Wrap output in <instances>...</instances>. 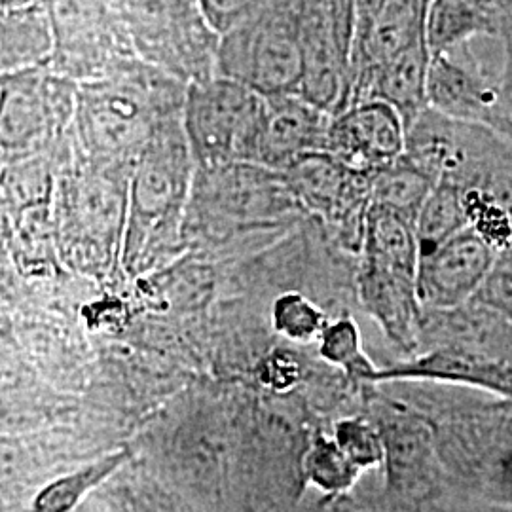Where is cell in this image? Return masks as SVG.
<instances>
[{
	"instance_id": "6da1fadb",
	"label": "cell",
	"mask_w": 512,
	"mask_h": 512,
	"mask_svg": "<svg viewBox=\"0 0 512 512\" xmlns=\"http://www.w3.org/2000/svg\"><path fill=\"white\" fill-rule=\"evenodd\" d=\"M188 84L129 55L109 71L84 80L76 93V126L90 160L101 165L133 167L156 129L183 114Z\"/></svg>"
},
{
	"instance_id": "7a4b0ae2",
	"label": "cell",
	"mask_w": 512,
	"mask_h": 512,
	"mask_svg": "<svg viewBox=\"0 0 512 512\" xmlns=\"http://www.w3.org/2000/svg\"><path fill=\"white\" fill-rule=\"evenodd\" d=\"M196 171L183 114L171 116L156 129L129 169L128 264L143 260L150 243L177 226L194 188Z\"/></svg>"
},
{
	"instance_id": "3957f363",
	"label": "cell",
	"mask_w": 512,
	"mask_h": 512,
	"mask_svg": "<svg viewBox=\"0 0 512 512\" xmlns=\"http://www.w3.org/2000/svg\"><path fill=\"white\" fill-rule=\"evenodd\" d=\"M302 0H266L220 35L217 74L260 95L298 92L302 78Z\"/></svg>"
},
{
	"instance_id": "277c9868",
	"label": "cell",
	"mask_w": 512,
	"mask_h": 512,
	"mask_svg": "<svg viewBox=\"0 0 512 512\" xmlns=\"http://www.w3.org/2000/svg\"><path fill=\"white\" fill-rule=\"evenodd\" d=\"M264 95L234 78L211 74L186 88L183 126L198 167L256 162Z\"/></svg>"
},
{
	"instance_id": "5b68a950",
	"label": "cell",
	"mask_w": 512,
	"mask_h": 512,
	"mask_svg": "<svg viewBox=\"0 0 512 512\" xmlns=\"http://www.w3.org/2000/svg\"><path fill=\"white\" fill-rule=\"evenodd\" d=\"M122 18L135 54L186 84L217 74L220 35L200 0H129Z\"/></svg>"
},
{
	"instance_id": "8992f818",
	"label": "cell",
	"mask_w": 512,
	"mask_h": 512,
	"mask_svg": "<svg viewBox=\"0 0 512 512\" xmlns=\"http://www.w3.org/2000/svg\"><path fill=\"white\" fill-rule=\"evenodd\" d=\"M293 202L334 224L348 245L363 247L372 173L351 169L329 150H315L279 171Z\"/></svg>"
},
{
	"instance_id": "52a82bcc",
	"label": "cell",
	"mask_w": 512,
	"mask_h": 512,
	"mask_svg": "<svg viewBox=\"0 0 512 512\" xmlns=\"http://www.w3.org/2000/svg\"><path fill=\"white\" fill-rule=\"evenodd\" d=\"M54 16L52 69L69 78L92 80L135 54L128 25L105 0H48Z\"/></svg>"
},
{
	"instance_id": "ba28073f",
	"label": "cell",
	"mask_w": 512,
	"mask_h": 512,
	"mask_svg": "<svg viewBox=\"0 0 512 512\" xmlns=\"http://www.w3.org/2000/svg\"><path fill=\"white\" fill-rule=\"evenodd\" d=\"M442 463L494 501L512 505V410L465 412L437 429Z\"/></svg>"
},
{
	"instance_id": "9c48e42d",
	"label": "cell",
	"mask_w": 512,
	"mask_h": 512,
	"mask_svg": "<svg viewBox=\"0 0 512 512\" xmlns=\"http://www.w3.org/2000/svg\"><path fill=\"white\" fill-rule=\"evenodd\" d=\"M469 44L433 55L427 105L454 120L490 129L512 141V109L503 76L488 73Z\"/></svg>"
},
{
	"instance_id": "30bf717a",
	"label": "cell",
	"mask_w": 512,
	"mask_h": 512,
	"mask_svg": "<svg viewBox=\"0 0 512 512\" xmlns=\"http://www.w3.org/2000/svg\"><path fill=\"white\" fill-rule=\"evenodd\" d=\"M78 86L50 65L2 74V150L21 152L54 137L76 109Z\"/></svg>"
},
{
	"instance_id": "8fae6325",
	"label": "cell",
	"mask_w": 512,
	"mask_h": 512,
	"mask_svg": "<svg viewBox=\"0 0 512 512\" xmlns=\"http://www.w3.org/2000/svg\"><path fill=\"white\" fill-rule=\"evenodd\" d=\"M420 258L363 251L357 277L363 310L380 325L385 336L408 353L420 344L421 306L418 293Z\"/></svg>"
},
{
	"instance_id": "7c38bea8",
	"label": "cell",
	"mask_w": 512,
	"mask_h": 512,
	"mask_svg": "<svg viewBox=\"0 0 512 512\" xmlns=\"http://www.w3.org/2000/svg\"><path fill=\"white\" fill-rule=\"evenodd\" d=\"M495 260L494 243L473 224L420 256L418 293L423 310H456L475 300Z\"/></svg>"
},
{
	"instance_id": "4fadbf2b",
	"label": "cell",
	"mask_w": 512,
	"mask_h": 512,
	"mask_svg": "<svg viewBox=\"0 0 512 512\" xmlns=\"http://www.w3.org/2000/svg\"><path fill=\"white\" fill-rule=\"evenodd\" d=\"M376 425L384 439L385 490L414 501L433 495L442 465L435 425L395 404L384 408Z\"/></svg>"
},
{
	"instance_id": "5bb4252c",
	"label": "cell",
	"mask_w": 512,
	"mask_h": 512,
	"mask_svg": "<svg viewBox=\"0 0 512 512\" xmlns=\"http://www.w3.org/2000/svg\"><path fill=\"white\" fill-rule=\"evenodd\" d=\"M406 124L393 105L368 99L332 116L327 150L351 169L374 173L404 154Z\"/></svg>"
},
{
	"instance_id": "9a60e30c",
	"label": "cell",
	"mask_w": 512,
	"mask_h": 512,
	"mask_svg": "<svg viewBox=\"0 0 512 512\" xmlns=\"http://www.w3.org/2000/svg\"><path fill=\"white\" fill-rule=\"evenodd\" d=\"M332 114L298 92L264 95V116L255 164L283 171L296 158L327 150Z\"/></svg>"
},
{
	"instance_id": "2e32d148",
	"label": "cell",
	"mask_w": 512,
	"mask_h": 512,
	"mask_svg": "<svg viewBox=\"0 0 512 512\" xmlns=\"http://www.w3.org/2000/svg\"><path fill=\"white\" fill-rule=\"evenodd\" d=\"M385 382L469 385L512 399V363L467 349H435L397 365L376 368L368 384Z\"/></svg>"
},
{
	"instance_id": "e0dca14e",
	"label": "cell",
	"mask_w": 512,
	"mask_h": 512,
	"mask_svg": "<svg viewBox=\"0 0 512 512\" xmlns=\"http://www.w3.org/2000/svg\"><path fill=\"white\" fill-rule=\"evenodd\" d=\"M431 59L433 55L425 38L389 57L361 80L355 105L368 99H380L399 110L408 126L427 107Z\"/></svg>"
},
{
	"instance_id": "ac0fdd59",
	"label": "cell",
	"mask_w": 512,
	"mask_h": 512,
	"mask_svg": "<svg viewBox=\"0 0 512 512\" xmlns=\"http://www.w3.org/2000/svg\"><path fill=\"white\" fill-rule=\"evenodd\" d=\"M505 16L497 0H429L425 40L431 55L452 52L473 38H499Z\"/></svg>"
},
{
	"instance_id": "d6986e66",
	"label": "cell",
	"mask_w": 512,
	"mask_h": 512,
	"mask_svg": "<svg viewBox=\"0 0 512 512\" xmlns=\"http://www.w3.org/2000/svg\"><path fill=\"white\" fill-rule=\"evenodd\" d=\"M0 29L2 74L52 67L57 40L50 2L2 10Z\"/></svg>"
},
{
	"instance_id": "ffe728a7",
	"label": "cell",
	"mask_w": 512,
	"mask_h": 512,
	"mask_svg": "<svg viewBox=\"0 0 512 512\" xmlns=\"http://www.w3.org/2000/svg\"><path fill=\"white\" fill-rule=\"evenodd\" d=\"M467 226H471V211L465 186L439 181L421 205L416 219L420 256L431 253Z\"/></svg>"
},
{
	"instance_id": "44dd1931",
	"label": "cell",
	"mask_w": 512,
	"mask_h": 512,
	"mask_svg": "<svg viewBox=\"0 0 512 512\" xmlns=\"http://www.w3.org/2000/svg\"><path fill=\"white\" fill-rule=\"evenodd\" d=\"M435 181L423 173L420 167L401 156L397 162L385 165L372 173L370 200L382 205L406 219L416 222L421 205L435 188Z\"/></svg>"
},
{
	"instance_id": "7402d4cb",
	"label": "cell",
	"mask_w": 512,
	"mask_h": 512,
	"mask_svg": "<svg viewBox=\"0 0 512 512\" xmlns=\"http://www.w3.org/2000/svg\"><path fill=\"white\" fill-rule=\"evenodd\" d=\"M128 450L112 452L105 458L97 459L90 465L74 471L71 475L61 476L38 492L33 501V511L38 512H69L78 507V503L109 480L126 461Z\"/></svg>"
},
{
	"instance_id": "603a6c76",
	"label": "cell",
	"mask_w": 512,
	"mask_h": 512,
	"mask_svg": "<svg viewBox=\"0 0 512 512\" xmlns=\"http://www.w3.org/2000/svg\"><path fill=\"white\" fill-rule=\"evenodd\" d=\"M363 471L348 458L332 437L315 435L304 456V475L311 484L327 495L349 492Z\"/></svg>"
},
{
	"instance_id": "cb8c5ba5",
	"label": "cell",
	"mask_w": 512,
	"mask_h": 512,
	"mask_svg": "<svg viewBox=\"0 0 512 512\" xmlns=\"http://www.w3.org/2000/svg\"><path fill=\"white\" fill-rule=\"evenodd\" d=\"M317 342L319 355L330 365L340 366L349 380L357 384L370 382L376 366L366 357L361 332L351 317H338L329 321Z\"/></svg>"
},
{
	"instance_id": "d4e9b609",
	"label": "cell",
	"mask_w": 512,
	"mask_h": 512,
	"mask_svg": "<svg viewBox=\"0 0 512 512\" xmlns=\"http://www.w3.org/2000/svg\"><path fill=\"white\" fill-rule=\"evenodd\" d=\"M272 321L281 336L298 344L319 340L329 323L325 311L300 293L281 294L274 302Z\"/></svg>"
},
{
	"instance_id": "484cf974",
	"label": "cell",
	"mask_w": 512,
	"mask_h": 512,
	"mask_svg": "<svg viewBox=\"0 0 512 512\" xmlns=\"http://www.w3.org/2000/svg\"><path fill=\"white\" fill-rule=\"evenodd\" d=\"M334 439L361 471L384 465V439L376 423L365 418L338 421Z\"/></svg>"
},
{
	"instance_id": "4316f807",
	"label": "cell",
	"mask_w": 512,
	"mask_h": 512,
	"mask_svg": "<svg viewBox=\"0 0 512 512\" xmlns=\"http://www.w3.org/2000/svg\"><path fill=\"white\" fill-rule=\"evenodd\" d=\"M475 302L499 313L512 323V253L495 260L494 270L475 296Z\"/></svg>"
},
{
	"instance_id": "83f0119b",
	"label": "cell",
	"mask_w": 512,
	"mask_h": 512,
	"mask_svg": "<svg viewBox=\"0 0 512 512\" xmlns=\"http://www.w3.org/2000/svg\"><path fill=\"white\" fill-rule=\"evenodd\" d=\"M264 2L266 0H200L205 18L219 35L253 14Z\"/></svg>"
},
{
	"instance_id": "f1b7e54d",
	"label": "cell",
	"mask_w": 512,
	"mask_h": 512,
	"mask_svg": "<svg viewBox=\"0 0 512 512\" xmlns=\"http://www.w3.org/2000/svg\"><path fill=\"white\" fill-rule=\"evenodd\" d=\"M300 366L289 355H277L264 365V384L277 391H285L298 382Z\"/></svg>"
},
{
	"instance_id": "f546056e",
	"label": "cell",
	"mask_w": 512,
	"mask_h": 512,
	"mask_svg": "<svg viewBox=\"0 0 512 512\" xmlns=\"http://www.w3.org/2000/svg\"><path fill=\"white\" fill-rule=\"evenodd\" d=\"M499 40L503 42V52H505V65H503V84H505V92L512 109V16H505L503 19V27H501V35Z\"/></svg>"
},
{
	"instance_id": "4dcf8cb0",
	"label": "cell",
	"mask_w": 512,
	"mask_h": 512,
	"mask_svg": "<svg viewBox=\"0 0 512 512\" xmlns=\"http://www.w3.org/2000/svg\"><path fill=\"white\" fill-rule=\"evenodd\" d=\"M38 2H48V0H2V10H10V8H21V6H29V4H38Z\"/></svg>"
},
{
	"instance_id": "1f68e13d",
	"label": "cell",
	"mask_w": 512,
	"mask_h": 512,
	"mask_svg": "<svg viewBox=\"0 0 512 512\" xmlns=\"http://www.w3.org/2000/svg\"><path fill=\"white\" fill-rule=\"evenodd\" d=\"M499 4H501V8L509 14V16H512V0H497Z\"/></svg>"
},
{
	"instance_id": "d6a6232c",
	"label": "cell",
	"mask_w": 512,
	"mask_h": 512,
	"mask_svg": "<svg viewBox=\"0 0 512 512\" xmlns=\"http://www.w3.org/2000/svg\"><path fill=\"white\" fill-rule=\"evenodd\" d=\"M105 2H107V4H110V6H112V8H114V0H105ZM116 2H120V4H122V6H126V4H128L129 0H116Z\"/></svg>"
}]
</instances>
